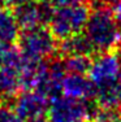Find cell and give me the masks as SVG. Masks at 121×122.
<instances>
[{
  "label": "cell",
  "instance_id": "23",
  "mask_svg": "<svg viewBox=\"0 0 121 122\" xmlns=\"http://www.w3.org/2000/svg\"><path fill=\"white\" fill-rule=\"evenodd\" d=\"M22 122H44L43 120H37V121H22Z\"/></svg>",
  "mask_w": 121,
  "mask_h": 122
},
{
  "label": "cell",
  "instance_id": "25",
  "mask_svg": "<svg viewBox=\"0 0 121 122\" xmlns=\"http://www.w3.org/2000/svg\"><path fill=\"white\" fill-rule=\"evenodd\" d=\"M1 3H4V0H0V4H1Z\"/></svg>",
  "mask_w": 121,
  "mask_h": 122
},
{
  "label": "cell",
  "instance_id": "6",
  "mask_svg": "<svg viewBox=\"0 0 121 122\" xmlns=\"http://www.w3.org/2000/svg\"><path fill=\"white\" fill-rule=\"evenodd\" d=\"M53 10L55 7L51 1H47V0L34 1V0H31L30 3L14 8L13 13L20 29L25 31L48 24L51 17H52Z\"/></svg>",
  "mask_w": 121,
  "mask_h": 122
},
{
  "label": "cell",
  "instance_id": "2",
  "mask_svg": "<svg viewBox=\"0 0 121 122\" xmlns=\"http://www.w3.org/2000/svg\"><path fill=\"white\" fill-rule=\"evenodd\" d=\"M57 49L56 36L44 26L22 31L18 36V51L22 59L29 61H46Z\"/></svg>",
  "mask_w": 121,
  "mask_h": 122
},
{
  "label": "cell",
  "instance_id": "12",
  "mask_svg": "<svg viewBox=\"0 0 121 122\" xmlns=\"http://www.w3.org/2000/svg\"><path fill=\"white\" fill-rule=\"evenodd\" d=\"M116 83L102 87H95L94 99L95 103L98 104V108H117L120 105Z\"/></svg>",
  "mask_w": 121,
  "mask_h": 122
},
{
  "label": "cell",
  "instance_id": "19",
  "mask_svg": "<svg viewBox=\"0 0 121 122\" xmlns=\"http://www.w3.org/2000/svg\"><path fill=\"white\" fill-rule=\"evenodd\" d=\"M113 16L116 18V21L119 22V25L121 26V0L113 7Z\"/></svg>",
  "mask_w": 121,
  "mask_h": 122
},
{
  "label": "cell",
  "instance_id": "14",
  "mask_svg": "<svg viewBox=\"0 0 121 122\" xmlns=\"http://www.w3.org/2000/svg\"><path fill=\"white\" fill-rule=\"evenodd\" d=\"M119 118L120 113L116 108H98L91 116L93 122H117Z\"/></svg>",
  "mask_w": 121,
  "mask_h": 122
},
{
  "label": "cell",
  "instance_id": "24",
  "mask_svg": "<svg viewBox=\"0 0 121 122\" xmlns=\"http://www.w3.org/2000/svg\"><path fill=\"white\" fill-rule=\"evenodd\" d=\"M117 122H121V116H120V118H119V121H117Z\"/></svg>",
  "mask_w": 121,
  "mask_h": 122
},
{
  "label": "cell",
  "instance_id": "18",
  "mask_svg": "<svg viewBox=\"0 0 121 122\" xmlns=\"http://www.w3.org/2000/svg\"><path fill=\"white\" fill-rule=\"evenodd\" d=\"M8 48H9V44H4V43L0 42V66L3 65L5 60V55L8 52Z\"/></svg>",
  "mask_w": 121,
  "mask_h": 122
},
{
  "label": "cell",
  "instance_id": "8",
  "mask_svg": "<svg viewBox=\"0 0 121 122\" xmlns=\"http://www.w3.org/2000/svg\"><path fill=\"white\" fill-rule=\"evenodd\" d=\"M48 109V100L34 90H25L16 96L13 110L22 121L43 120Z\"/></svg>",
  "mask_w": 121,
  "mask_h": 122
},
{
  "label": "cell",
  "instance_id": "16",
  "mask_svg": "<svg viewBox=\"0 0 121 122\" xmlns=\"http://www.w3.org/2000/svg\"><path fill=\"white\" fill-rule=\"evenodd\" d=\"M51 3L55 7H68V5H74L78 3H83V0H51Z\"/></svg>",
  "mask_w": 121,
  "mask_h": 122
},
{
  "label": "cell",
  "instance_id": "3",
  "mask_svg": "<svg viewBox=\"0 0 121 122\" xmlns=\"http://www.w3.org/2000/svg\"><path fill=\"white\" fill-rule=\"evenodd\" d=\"M89 16L90 9L83 3L68 7H55L52 17L48 22L50 30L56 39L61 40L74 34L83 33Z\"/></svg>",
  "mask_w": 121,
  "mask_h": 122
},
{
  "label": "cell",
  "instance_id": "21",
  "mask_svg": "<svg viewBox=\"0 0 121 122\" xmlns=\"http://www.w3.org/2000/svg\"><path fill=\"white\" fill-rule=\"evenodd\" d=\"M116 87H117V95H119V101H120V105H121V73L117 78V83H116Z\"/></svg>",
  "mask_w": 121,
  "mask_h": 122
},
{
  "label": "cell",
  "instance_id": "4",
  "mask_svg": "<svg viewBox=\"0 0 121 122\" xmlns=\"http://www.w3.org/2000/svg\"><path fill=\"white\" fill-rule=\"evenodd\" d=\"M22 59L18 49L9 46L5 60L0 66V96L3 99L16 97L24 91L22 85Z\"/></svg>",
  "mask_w": 121,
  "mask_h": 122
},
{
  "label": "cell",
  "instance_id": "11",
  "mask_svg": "<svg viewBox=\"0 0 121 122\" xmlns=\"http://www.w3.org/2000/svg\"><path fill=\"white\" fill-rule=\"evenodd\" d=\"M60 51L65 55H86V56H91L93 53H95V49L93 47V44L90 43L89 38L86 36L85 33H79V34H74L68 38L61 40L60 44Z\"/></svg>",
  "mask_w": 121,
  "mask_h": 122
},
{
  "label": "cell",
  "instance_id": "22",
  "mask_svg": "<svg viewBox=\"0 0 121 122\" xmlns=\"http://www.w3.org/2000/svg\"><path fill=\"white\" fill-rule=\"evenodd\" d=\"M117 47H119V57H120V60H121V40H120V43H119V46H117Z\"/></svg>",
  "mask_w": 121,
  "mask_h": 122
},
{
  "label": "cell",
  "instance_id": "15",
  "mask_svg": "<svg viewBox=\"0 0 121 122\" xmlns=\"http://www.w3.org/2000/svg\"><path fill=\"white\" fill-rule=\"evenodd\" d=\"M0 122H22V120L17 117L14 110L8 105L0 104Z\"/></svg>",
  "mask_w": 121,
  "mask_h": 122
},
{
  "label": "cell",
  "instance_id": "9",
  "mask_svg": "<svg viewBox=\"0 0 121 122\" xmlns=\"http://www.w3.org/2000/svg\"><path fill=\"white\" fill-rule=\"evenodd\" d=\"M61 90L64 96L74 100L90 101V99H94L95 95V86L86 74L67 73L63 79Z\"/></svg>",
  "mask_w": 121,
  "mask_h": 122
},
{
  "label": "cell",
  "instance_id": "17",
  "mask_svg": "<svg viewBox=\"0 0 121 122\" xmlns=\"http://www.w3.org/2000/svg\"><path fill=\"white\" fill-rule=\"evenodd\" d=\"M31 0H4V4L7 5L8 8H17L20 5H24L26 3H30Z\"/></svg>",
  "mask_w": 121,
  "mask_h": 122
},
{
  "label": "cell",
  "instance_id": "1",
  "mask_svg": "<svg viewBox=\"0 0 121 122\" xmlns=\"http://www.w3.org/2000/svg\"><path fill=\"white\" fill-rule=\"evenodd\" d=\"M83 33L98 53L111 52L121 40V26L108 7L102 4L90 12Z\"/></svg>",
  "mask_w": 121,
  "mask_h": 122
},
{
  "label": "cell",
  "instance_id": "7",
  "mask_svg": "<svg viewBox=\"0 0 121 122\" xmlns=\"http://www.w3.org/2000/svg\"><path fill=\"white\" fill-rule=\"evenodd\" d=\"M121 73V60L119 55L103 52L91 61L89 78L95 87L115 85Z\"/></svg>",
  "mask_w": 121,
  "mask_h": 122
},
{
  "label": "cell",
  "instance_id": "20",
  "mask_svg": "<svg viewBox=\"0 0 121 122\" xmlns=\"http://www.w3.org/2000/svg\"><path fill=\"white\" fill-rule=\"evenodd\" d=\"M102 5H105V7H115L120 0H99Z\"/></svg>",
  "mask_w": 121,
  "mask_h": 122
},
{
  "label": "cell",
  "instance_id": "10",
  "mask_svg": "<svg viewBox=\"0 0 121 122\" xmlns=\"http://www.w3.org/2000/svg\"><path fill=\"white\" fill-rule=\"evenodd\" d=\"M20 30L13 10L8 7H0V42L13 44L20 36Z\"/></svg>",
  "mask_w": 121,
  "mask_h": 122
},
{
  "label": "cell",
  "instance_id": "5",
  "mask_svg": "<svg viewBox=\"0 0 121 122\" xmlns=\"http://www.w3.org/2000/svg\"><path fill=\"white\" fill-rule=\"evenodd\" d=\"M93 113L89 101L59 96L50 101L46 116L48 122H86Z\"/></svg>",
  "mask_w": 121,
  "mask_h": 122
},
{
  "label": "cell",
  "instance_id": "13",
  "mask_svg": "<svg viewBox=\"0 0 121 122\" xmlns=\"http://www.w3.org/2000/svg\"><path fill=\"white\" fill-rule=\"evenodd\" d=\"M64 65L67 73L87 74L91 65V60L90 56H86V55H69L65 57Z\"/></svg>",
  "mask_w": 121,
  "mask_h": 122
}]
</instances>
